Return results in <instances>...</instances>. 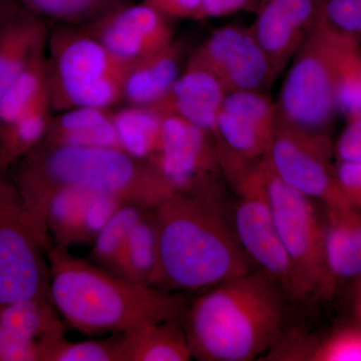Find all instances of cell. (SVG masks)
I'll return each mask as SVG.
<instances>
[{"label":"cell","mask_w":361,"mask_h":361,"mask_svg":"<svg viewBox=\"0 0 361 361\" xmlns=\"http://www.w3.org/2000/svg\"><path fill=\"white\" fill-rule=\"evenodd\" d=\"M8 171L44 250L51 243L45 212L61 190H92L149 210L173 195L149 161L120 148L39 145Z\"/></svg>","instance_id":"obj_1"},{"label":"cell","mask_w":361,"mask_h":361,"mask_svg":"<svg viewBox=\"0 0 361 361\" xmlns=\"http://www.w3.org/2000/svg\"><path fill=\"white\" fill-rule=\"evenodd\" d=\"M151 212L159 247L156 288L203 292L256 267L226 220L222 199L175 193Z\"/></svg>","instance_id":"obj_2"},{"label":"cell","mask_w":361,"mask_h":361,"mask_svg":"<svg viewBox=\"0 0 361 361\" xmlns=\"http://www.w3.org/2000/svg\"><path fill=\"white\" fill-rule=\"evenodd\" d=\"M45 253L51 302L78 331L126 334L149 323L183 319L184 294L135 283L54 244Z\"/></svg>","instance_id":"obj_3"},{"label":"cell","mask_w":361,"mask_h":361,"mask_svg":"<svg viewBox=\"0 0 361 361\" xmlns=\"http://www.w3.org/2000/svg\"><path fill=\"white\" fill-rule=\"evenodd\" d=\"M288 300L278 282L259 268L202 292L183 316L192 356L255 360L281 336Z\"/></svg>","instance_id":"obj_4"},{"label":"cell","mask_w":361,"mask_h":361,"mask_svg":"<svg viewBox=\"0 0 361 361\" xmlns=\"http://www.w3.org/2000/svg\"><path fill=\"white\" fill-rule=\"evenodd\" d=\"M47 59L52 110H111L122 101L130 65L115 58L82 26L65 25L49 35Z\"/></svg>","instance_id":"obj_5"},{"label":"cell","mask_w":361,"mask_h":361,"mask_svg":"<svg viewBox=\"0 0 361 361\" xmlns=\"http://www.w3.org/2000/svg\"><path fill=\"white\" fill-rule=\"evenodd\" d=\"M360 42L318 18L285 78L277 106L280 118L301 129L323 133L337 110V75L342 59Z\"/></svg>","instance_id":"obj_6"},{"label":"cell","mask_w":361,"mask_h":361,"mask_svg":"<svg viewBox=\"0 0 361 361\" xmlns=\"http://www.w3.org/2000/svg\"><path fill=\"white\" fill-rule=\"evenodd\" d=\"M261 167L278 234L293 270L295 300L329 293L334 282L325 260V222L312 199L280 179L266 157Z\"/></svg>","instance_id":"obj_7"},{"label":"cell","mask_w":361,"mask_h":361,"mask_svg":"<svg viewBox=\"0 0 361 361\" xmlns=\"http://www.w3.org/2000/svg\"><path fill=\"white\" fill-rule=\"evenodd\" d=\"M44 253L11 173L0 168V306L51 299Z\"/></svg>","instance_id":"obj_8"},{"label":"cell","mask_w":361,"mask_h":361,"mask_svg":"<svg viewBox=\"0 0 361 361\" xmlns=\"http://www.w3.org/2000/svg\"><path fill=\"white\" fill-rule=\"evenodd\" d=\"M278 109L257 90L228 92L216 118L213 142L223 174L233 188L267 156Z\"/></svg>","instance_id":"obj_9"},{"label":"cell","mask_w":361,"mask_h":361,"mask_svg":"<svg viewBox=\"0 0 361 361\" xmlns=\"http://www.w3.org/2000/svg\"><path fill=\"white\" fill-rule=\"evenodd\" d=\"M148 161L173 194L223 199L225 177L212 137L180 116H164L158 149Z\"/></svg>","instance_id":"obj_10"},{"label":"cell","mask_w":361,"mask_h":361,"mask_svg":"<svg viewBox=\"0 0 361 361\" xmlns=\"http://www.w3.org/2000/svg\"><path fill=\"white\" fill-rule=\"evenodd\" d=\"M330 156L331 145L326 135L291 125L278 114L276 129L266 156L278 177L326 206L350 205L339 189Z\"/></svg>","instance_id":"obj_11"},{"label":"cell","mask_w":361,"mask_h":361,"mask_svg":"<svg viewBox=\"0 0 361 361\" xmlns=\"http://www.w3.org/2000/svg\"><path fill=\"white\" fill-rule=\"evenodd\" d=\"M261 161L249 169L233 188L239 197L233 229L254 265L277 281L289 300H295L293 270L273 218Z\"/></svg>","instance_id":"obj_12"},{"label":"cell","mask_w":361,"mask_h":361,"mask_svg":"<svg viewBox=\"0 0 361 361\" xmlns=\"http://www.w3.org/2000/svg\"><path fill=\"white\" fill-rule=\"evenodd\" d=\"M219 78L227 92L257 90L273 82L269 61L250 30L225 26L216 30L188 61Z\"/></svg>","instance_id":"obj_13"},{"label":"cell","mask_w":361,"mask_h":361,"mask_svg":"<svg viewBox=\"0 0 361 361\" xmlns=\"http://www.w3.org/2000/svg\"><path fill=\"white\" fill-rule=\"evenodd\" d=\"M82 27L127 65L160 51L174 40L167 18L144 2L123 4Z\"/></svg>","instance_id":"obj_14"},{"label":"cell","mask_w":361,"mask_h":361,"mask_svg":"<svg viewBox=\"0 0 361 361\" xmlns=\"http://www.w3.org/2000/svg\"><path fill=\"white\" fill-rule=\"evenodd\" d=\"M125 203L116 197L82 188H66L51 197L45 229L54 245L70 249L92 244L113 214Z\"/></svg>","instance_id":"obj_15"},{"label":"cell","mask_w":361,"mask_h":361,"mask_svg":"<svg viewBox=\"0 0 361 361\" xmlns=\"http://www.w3.org/2000/svg\"><path fill=\"white\" fill-rule=\"evenodd\" d=\"M319 11L316 0H265L249 30L267 56L272 80L295 56Z\"/></svg>","instance_id":"obj_16"},{"label":"cell","mask_w":361,"mask_h":361,"mask_svg":"<svg viewBox=\"0 0 361 361\" xmlns=\"http://www.w3.org/2000/svg\"><path fill=\"white\" fill-rule=\"evenodd\" d=\"M63 334V322L49 298L0 306V361H42L45 345Z\"/></svg>","instance_id":"obj_17"},{"label":"cell","mask_w":361,"mask_h":361,"mask_svg":"<svg viewBox=\"0 0 361 361\" xmlns=\"http://www.w3.org/2000/svg\"><path fill=\"white\" fill-rule=\"evenodd\" d=\"M227 94L211 71L188 63L166 97L153 106L164 115L180 116L213 140L216 118Z\"/></svg>","instance_id":"obj_18"},{"label":"cell","mask_w":361,"mask_h":361,"mask_svg":"<svg viewBox=\"0 0 361 361\" xmlns=\"http://www.w3.org/2000/svg\"><path fill=\"white\" fill-rule=\"evenodd\" d=\"M184 52V44L174 39L160 51L130 63L123 80V101L135 106L161 102L182 73Z\"/></svg>","instance_id":"obj_19"},{"label":"cell","mask_w":361,"mask_h":361,"mask_svg":"<svg viewBox=\"0 0 361 361\" xmlns=\"http://www.w3.org/2000/svg\"><path fill=\"white\" fill-rule=\"evenodd\" d=\"M44 20L21 8L0 32V99L39 51L47 47Z\"/></svg>","instance_id":"obj_20"},{"label":"cell","mask_w":361,"mask_h":361,"mask_svg":"<svg viewBox=\"0 0 361 361\" xmlns=\"http://www.w3.org/2000/svg\"><path fill=\"white\" fill-rule=\"evenodd\" d=\"M39 145L120 148L111 111L94 108L70 109L52 116Z\"/></svg>","instance_id":"obj_21"},{"label":"cell","mask_w":361,"mask_h":361,"mask_svg":"<svg viewBox=\"0 0 361 361\" xmlns=\"http://www.w3.org/2000/svg\"><path fill=\"white\" fill-rule=\"evenodd\" d=\"M324 251L327 269L334 278L361 275V211L351 205L326 206Z\"/></svg>","instance_id":"obj_22"},{"label":"cell","mask_w":361,"mask_h":361,"mask_svg":"<svg viewBox=\"0 0 361 361\" xmlns=\"http://www.w3.org/2000/svg\"><path fill=\"white\" fill-rule=\"evenodd\" d=\"M123 336L125 361H188L193 358L183 319L149 323Z\"/></svg>","instance_id":"obj_23"},{"label":"cell","mask_w":361,"mask_h":361,"mask_svg":"<svg viewBox=\"0 0 361 361\" xmlns=\"http://www.w3.org/2000/svg\"><path fill=\"white\" fill-rule=\"evenodd\" d=\"M49 90L18 120L0 130V168L8 171L37 148L51 120Z\"/></svg>","instance_id":"obj_24"},{"label":"cell","mask_w":361,"mask_h":361,"mask_svg":"<svg viewBox=\"0 0 361 361\" xmlns=\"http://www.w3.org/2000/svg\"><path fill=\"white\" fill-rule=\"evenodd\" d=\"M164 116L153 106L127 104L111 111L120 148L135 158L148 161L158 149Z\"/></svg>","instance_id":"obj_25"},{"label":"cell","mask_w":361,"mask_h":361,"mask_svg":"<svg viewBox=\"0 0 361 361\" xmlns=\"http://www.w3.org/2000/svg\"><path fill=\"white\" fill-rule=\"evenodd\" d=\"M158 264V237L148 210L128 236L113 273L135 283L154 287Z\"/></svg>","instance_id":"obj_26"},{"label":"cell","mask_w":361,"mask_h":361,"mask_svg":"<svg viewBox=\"0 0 361 361\" xmlns=\"http://www.w3.org/2000/svg\"><path fill=\"white\" fill-rule=\"evenodd\" d=\"M49 90L47 47L21 71L0 99V130L13 123Z\"/></svg>","instance_id":"obj_27"},{"label":"cell","mask_w":361,"mask_h":361,"mask_svg":"<svg viewBox=\"0 0 361 361\" xmlns=\"http://www.w3.org/2000/svg\"><path fill=\"white\" fill-rule=\"evenodd\" d=\"M28 13L68 26H85L123 6L122 0H14Z\"/></svg>","instance_id":"obj_28"},{"label":"cell","mask_w":361,"mask_h":361,"mask_svg":"<svg viewBox=\"0 0 361 361\" xmlns=\"http://www.w3.org/2000/svg\"><path fill=\"white\" fill-rule=\"evenodd\" d=\"M148 210L135 204L121 206L92 242L90 254L92 262L113 272L128 236Z\"/></svg>","instance_id":"obj_29"},{"label":"cell","mask_w":361,"mask_h":361,"mask_svg":"<svg viewBox=\"0 0 361 361\" xmlns=\"http://www.w3.org/2000/svg\"><path fill=\"white\" fill-rule=\"evenodd\" d=\"M42 361H125L123 334L78 342L68 341L63 334L47 343Z\"/></svg>","instance_id":"obj_30"},{"label":"cell","mask_w":361,"mask_h":361,"mask_svg":"<svg viewBox=\"0 0 361 361\" xmlns=\"http://www.w3.org/2000/svg\"><path fill=\"white\" fill-rule=\"evenodd\" d=\"M337 110L351 118L361 113V47H351L342 59L336 84Z\"/></svg>","instance_id":"obj_31"},{"label":"cell","mask_w":361,"mask_h":361,"mask_svg":"<svg viewBox=\"0 0 361 361\" xmlns=\"http://www.w3.org/2000/svg\"><path fill=\"white\" fill-rule=\"evenodd\" d=\"M319 18L337 32L361 39V0H323Z\"/></svg>","instance_id":"obj_32"},{"label":"cell","mask_w":361,"mask_h":361,"mask_svg":"<svg viewBox=\"0 0 361 361\" xmlns=\"http://www.w3.org/2000/svg\"><path fill=\"white\" fill-rule=\"evenodd\" d=\"M310 360L361 361V330L348 329L330 337L313 350Z\"/></svg>","instance_id":"obj_33"},{"label":"cell","mask_w":361,"mask_h":361,"mask_svg":"<svg viewBox=\"0 0 361 361\" xmlns=\"http://www.w3.org/2000/svg\"><path fill=\"white\" fill-rule=\"evenodd\" d=\"M334 148L338 161L361 163V113L349 118Z\"/></svg>","instance_id":"obj_34"},{"label":"cell","mask_w":361,"mask_h":361,"mask_svg":"<svg viewBox=\"0 0 361 361\" xmlns=\"http://www.w3.org/2000/svg\"><path fill=\"white\" fill-rule=\"evenodd\" d=\"M336 176L342 195L351 206L361 211V163L338 161Z\"/></svg>","instance_id":"obj_35"},{"label":"cell","mask_w":361,"mask_h":361,"mask_svg":"<svg viewBox=\"0 0 361 361\" xmlns=\"http://www.w3.org/2000/svg\"><path fill=\"white\" fill-rule=\"evenodd\" d=\"M166 18H197L201 9V0H144Z\"/></svg>","instance_id":"obj_36"},{"label":"cell","mask_w":361,"mask_h":361,"mask_svg":"<svg viewBox=\"0 0 361 361\" xmlns=\"http://www.w3.org/2000/svg\"><path fill=\"white\" fill-rule=\"evenodd\" d=\"M249 0H201L198 20L207 18H219L236 13L248 4Z\"/></svg>","instance_id":"obj_37"},{"label":"cell","mask_w":361,"mask_h":361,"mask_svg":"<svg viewBox=\"0 0 361 361\" xmlns=\"http://www.w3.org/2000/svg\"><path fill=\"white\" fill-rule=\"evenodd\" d=\"M20 9L14 0H0V32Z\"/></svg>","instance_id":"obj_38"},{"label":"cell","mask_w":361,"mask_h":361,"mask_svg":"<svg viewBox=\"0 0 361 361\" xmlns=\"http://www.w3.org/2000/svg\"><path fill=\"white\" fill-rule=\"evenodd\" d=\"M358 311H360V314L361 317V286H360V299H358Z\"/></svg>","instance_id":"obj_39"}]
</instances>
